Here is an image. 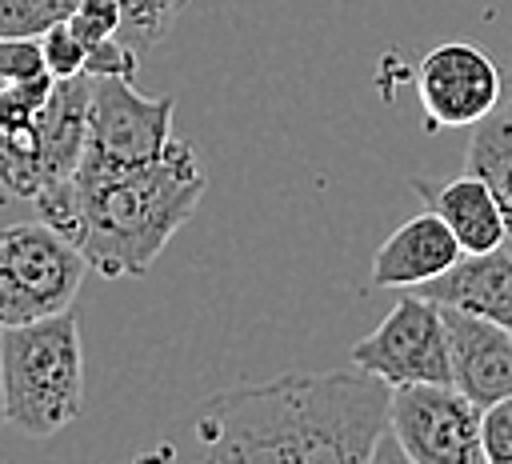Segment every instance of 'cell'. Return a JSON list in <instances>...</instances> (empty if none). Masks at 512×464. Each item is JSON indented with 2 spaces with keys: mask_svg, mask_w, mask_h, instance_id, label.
<instances>
[{
  "mask_svg": "<svg viewBox=\"0 0 512 464\" xmlns=\"http://www.w3.org/2000/svg\"><path fill=\"white\" fill-rule=\"evenodd\" d=\"M416 188L428 196L432 212L456 232L464 256H484V252H496L512 240L504 208L480 176L464 172V176H456L440 188H428V184H416Z\"/></svg>",
  "mask_w": 512,
  "mask_h": 464,
  "instance_id": "7c38bea8",
  "label": "cell"
},
{
  "mask_svg": "<svg viewBox=\"0 0 512 464\" xmlns=\"http://www.w3.org/2000/svg\"><path fill=\"white\" fill-rule=\"evenodd\" d=\"M348 364L380 376L388 388L456 384L444 308L420 292H404L392 304V312L364 340L352 344Z\"/></svg>",
  "mask_w": 512,
  "mask_h": 464,
  "instance_id": "5b68a950",
  "label": "cell"
},
{
  "mask_svg": "<svg viewBox=\"0 0 512 464\" xmlns=\"http://www.w3.org/2000/svg\"><path fill=\"white\" fill-rule=\"evenodd\" d=\"M68 28H72L88 48H96V44H104V40L124 36V12H120L116 0H84V4L72 12Z\"/></svg>",
  "mask_w": 512,
  "mask_h": 464,
  "instance_id": "d6986e66",
  "label": "cell"
},
{
  "mask_svg": "<svg viewBox=\"0 0 512 464\" xmlns=\"http://www.w3.org/2000/svg\"><path fill=\"white\" fill-rule=\"evenodd\" d=\"M480 420L484 408L456 384L392 388L388 428L416 464H488Z\"/></svg>",
  "mask_w": 512,
  "mask_h": 464,
  "instance_id": "8992f818",
  "label": "cell"
},
{
  "mask_svg": "<svg viewBox=\"0 0 512 464\" xmlns=\"http://www.w3.org/2000/svg\"><path fill=\"white\" fill-rule=\"evenodd\" d=\"M0 188L16 200H36L40 192V120L0 124Z\"/></svg>",
  "mask_w": 512,
  "mask_h": 464,
  "instance_id": "5bb4252c",
  "label": "cell"
},
{
  "mask_svg": "<svg viewBox=\"0 0 512 464\" xmlns=\"http://www.w3.org/2000/svg\"><path fill=\"white\" fill-rule=\"evenodd\" d=\"M464 172L480 176L492 188V196L504 208L508 232H512V100L476 124V132L468 140Z\"/></svg>",
  "mask_w": 512,
  "mask_h": 464,
  "instance_id": "4fadbf2b",
  "label": "cell"
},
{
  "mask_svg": "<svg viewBox=\"0 0 512 464\" xmlns=\"http://www.w3.org/2000/svg\"><path fill=\"white\" fill-rule=\"evenodd\" d=\"M208 172L188 140L164 148V156L132 168L80 164L72 184V220L64 236L108 276H144L168 240L192 220Z\"/></svg>",
  "mask_w": 512,
  "mask_h": 464,
  "instance_id": "7a4b0ae2",
  "label": "cell"
},
{
  "mask_svg": "<svg viewBox=\"0 0 512 464\" xmlns=\"http://www.w3.org/2000/svg\"><path fill=\"white\" fill-rule=\"evenodd\" d=\"M0 424H8V408H4V372H0Z\"/></svg>",
  "mask_w": 512,
  "mask_h": 464,
  "instance_id": "603a6c76",
  "label": "cell"
},
{
  "mask_svg": "<svg viewBox=\"0 0 512 464\" xmlns=\"http://www.w3.org/2000/svg\"><path fill=\"white\" fill-rule=\"evenodd\" d=\"M172 108V96H140L124 76L92 80L84 160L104 168H132L164 156L172 144Z\"/></svg>",
  "mask_w": 512,
  "mask_h": 464,
  "instance_id": "52a82bcc",
  "label": "cell"
},
{
  "mask_svg": "<svg viewBox=\"0 0 512 464\" xmlns=\"http://www.w3.org/2000/svg\"><path fill=\"white\" fill-rule=\"evenodd\" d=\"M408 292H420L444 308H460V312L496 320L512 332V248L504 244L484 256H464L440 280H428Z\"/></svg>",
  "mask_w": 512,
  "mask_h": 464,
  "instance_id": "8fae6325",
  "label": "cell"
},
{
  "mask_svg": "<svg viewBox=\"0 0 512 464\" xmlns=\"http://www.w3.org/2000/svg\"><path fill=\"white\" fill-rule=\"evenodd\" d=\"M368 464H416V460H412V456L400 448V440L392 436V428H384V432H380V440L372 444Z\"/></svg>",
  "mask_w": 512,
  "mask_h": 464,
  "instance_id": "7402d4cb",
  "label": "cell"
},
{
  "mask_svg": "<svg viewBox=\"0 0 512 464\" xmlns=\"http://www.w3.org/2000/svg\"><path fill=\"white\" fill-rule=\"evenodd\" d=\"M48 76L40 36H0V84H32Z\"/></svg>",
  "mask_w": 512,
  "mask_h": 464,
  "instance_id": "e0dca14e",
  "label": "cell"
},
{
  "mask_svg": "<svg viewBox=\"0 0 512 464\" xmlns=\"http://www.w3.org/2000/svg\"><path fill=\"white\" fill-rule=\"evenodd\" d=\"M480 436H484L488 464H512V396H504V400L484 408Z\"/></svg>",
  "mask_w": 512,
  "mask_h": 464,
  "instance_id": "ffe728a7",
  "label": "cell"
},
{
  "mask_svg": "<svg viewBox=\"0 0 512 464\" xmlns=\"http://www.w3.org/2000/svg\"><path fill=\"white\" fill-rule=\"evenodd\" d=\"M44 44V60H48V76L52 80H72V76H84L88 68V44L68 28V24H56L40 36Z\"/></svg>",
  "mask_w": 512,
  "mask_h": 464,
  "instance_id": "ac0fdd59",
  "label": "cell"
},
{
  "mask_svg": "<svg viewBox=\"0 0 512 464\" xmlns=\"http://www.w3.org/2000/svg\"><path fill=\"white\" fill-rule=\"evenodd\" d=\"M84 0H0V36H44L68 24Z\"/></svg>",
  "mask_w": 512,
  "mask_h": 464,
  "instance_id": "2e32d148",
  "label": "cell"
},
{
  "mask_svg": "<svg viewBox=\"0 0 512 464\" xmlns=\"http://www.w3.org/2000/svg\"><path fill=\"white\" fill-rule=\"evenodd\" d=\"M124 12V40L136 52H152L176 28L188 0H116Z\"/></svg>",
  "mask_w": 512,
  "mask_h": 464,
  "instance_id": "9a60e30c",
  "label": "cell"
},
{
  "mask_svg": "<svg viewBox=\"0 0 512 464\" xmlns=\"http://www.w3.org/2000/svg\"><path fill=\"white\" fill-rule=\"evenodd\" d=\"M88 256L52 224H4L0 228V332L60 316L72 308Z\"/></svg>",
  "mask_w": 512,
  "mask_h": 464,
  "instance_id": "277c9868",
  "label": "cell"
},
{
  "mask_svg": "<svg viewBox=\"0 0 512 464\" xmlns=\"http://www.w3.org/2000/svg\"><path fill=\"white\" fill-rule=\"evenodd\" d=\"M508 248H512V240H508Z\"/></svg>",
  "mask_w": 512,
  "mask_h": 464,
  "instance_id": "cb8c5ba5",
  "label": "cell"
},
{
  "mask_svg": "<svg viewBox=\"0 0 512 464\" xmlns=\"http://www.w3.org/2000/svg\"><path fill=\"white\" fill-rule=\"evenodd\" d=\"M388 404L392 388L360 368L284 372L208 396L128 464H368Z\"/></svg>",
  "mask_w": 512,
  "mask_h": 464,
  "instance_id": "6da1fadb",
  "label": "cell"
},
{
  "mask_svg": "<svg viewBox=\"0 0 512 464\" xmlns=\"http://www.w3.org/2000/svg\"><path fill=\"white\" fill-rule=\"evenodd\" d=\"M444 320L452 340L456 388L480 408L512 396V332L496 320H484L460 308H444Z\"/></svg>",
  "mask_w": 512,
  "mask_h": 464,
  "instance_id": "9c48e42d",
  "label": "cell"
},
{
  "mask_svg": "<svg viewBox=\"0 0 512 464\" xmlns=\"http://www.w3.org/2000/svg\"><path fill=\"white\" fill-rule=\"evenodd\" d=\"M8 424L24 436H52L84 408V348L76 312L0 332Z\"/></svg>",
  "mask_w": 512,
  "mask_h": 464,
  "instance_id": "3957f363",
  "label": "cell"
},
{
  "mask_svg": "<svg viewBox=\"0 0 512 464\" xmlns=\"http://www.w3.org/2000/svg\"><path fill=\"white\" fill-rule=\"evenodd\" d=\"M464 260V248L456 232L436 216L420 212L404 220L372 256V284L376 288H420L428 280H440L448 268Z\"/></svg>",
  "mask_w": 512,
  "mask_h": 464,
  "instance_id": "30bf717a",
  "label": "cell"
},
{
  "mask_svg": "<svg viewBox=\"0 0 512 464\" xmlns=\"http://www.w3.org/2000/svg\"><path fill=\"white\" fill-rule=\"evenodd\" d=\"M136 56H140V52H136L124 36L104 40V44L88 48V68H84V76H92V80H104V76H124V80H132Z\"/></svg>",
  "mask_w": 512,
  "mask_h": 464,
  "instance_id": "44dd1931",
  "label": "cell"
},
{
  "mask_svg": "<svg viewBox=\"0 0 512 464\" xmlns=\"http://www.w3.org/2000/svg\"><path fill=\"white\" fill-rule=\"evenodd\" d=\"M504 76L496 60L472 40L436 44L416 68V96L428 128H476L500 108Z\"/></svg>",
  "mask_w": 512,
  "mask_h": 464,
  "instance_id": "ba28073f",
  "label": "cell"
}]
</instances>
